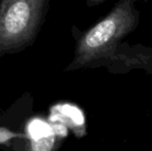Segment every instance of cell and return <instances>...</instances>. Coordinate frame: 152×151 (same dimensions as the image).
<instances>
[{
	"mask_svg": "<svg viewBox=\"0 0 152 151\" xmlns=\"http://www.w3.org/2000/svg\"><path fill=\"white\" fill-rule=\"evenodd\" d=\"M49 0H1L0 54L22 50L39 30Z\"/></svg>",
	"mask_w": 152,
	"mask_h": 151,
	"instance_id": "obj_2",
	"label": "cell"
},
{
	"mask_svg": "<svg viewBox=\"0 0 152 151\" xmlns=\"http://www.w3.org/2000/svg\"><path fill=\"white\" fill-rule=\"evenodd\" d=\"M51 123H61L67 128H72L80 137L84 133V116L82 112L72 105L55 106L51 110Z\"/></svg>",
	"mask_w": 152,
	"mask_h": 151,
	"instance_id": "obj_4",
	"label": "cell"
},
{
	"mask_svg": "<svg viewBox=\"0 0 152 151\" xmlns=\"http://www.w3.org/2000/svg\"><path fill=\"white\" fill-rule=\"evenodd\" d=\"M21 137H22L21 135L12 131L10 129L5 128V127H0V145H6L12 140Z\"/></svg>",
	"mask_w": 152,
	"mask_h": 151,
	"instance_id": "obj_5",
	"label": "cell"
},
{
	"mask_svg": "<svg viewBox=\"0 0 152 151\" xmlns=\"http://www.w3.org/2000/svg\"><path fill=\"white\" fill-rule=\"evenodd\" d=\"M24 151H56L59 138L50 121L33 118L27 123Z\"/></svg>",
	"mask_w": 152,
	"mask_h": 151,
	"instance_id": "obj_3",
	"label": "cell"
},
{
	"mask_svg": "<svg viewBox=\"0 0 152 151\" xmlns=\"http://www.w3.org/2000/svg\"><path fill=\"white\" fill-rule=\"evenodd\" d=\"M104 1V0H87V3H88V5H96V4H99Z\"/></svg>",
	"mask_w": 152,
	"mask_h": 151,
	"instance_id": "obj_6",
	"label": "cell"
},
{
	"mask_svg": "<svg viewBox=\"0 0 152 151\" xmlns=\"http://www.w3.org/2000/svg\"><path fill=\"white\" fill-rule=\"evenodd\" d=\"M137 19L134 0H120L102 21L79 39L75 58L68 69L88 66L94 61L111 56L119 42L134 28Z\"/></svg>",
	"mask_w": 152,
	"mask_h": 151,
	"instance_id": "obj_1",
	"label": "cell"
}]
</instances>
